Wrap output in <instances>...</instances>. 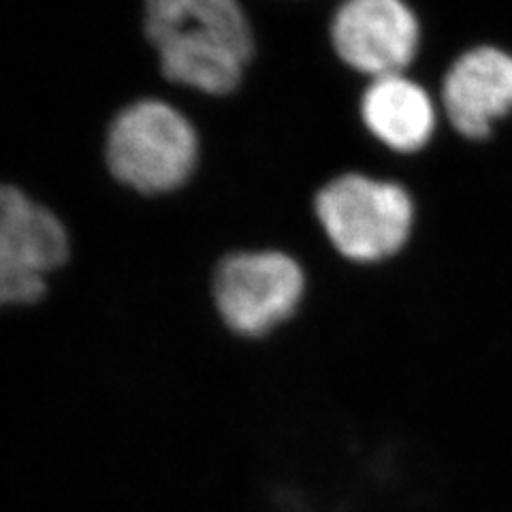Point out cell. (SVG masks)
<instances>
[{
  "mask_svg": "<svg viewBox=\"0 0 512 512\" xmlns=\"http://www.w3.org/2000/svg\"><path fill=\"white\" fill-rule=\"evenodd\" d=\"M143 28L173 84L222 96L252 58V28L237 0H143Z\"/></svg>",
  "mask_w": 512,
  "mask_h": 512,
  "instance_id": "cell-1",
  "label": "cell"
},
{
  "mask_svg": "<svg viewBox=\"0 0 512 512\" xmlns=\"http://www.w3.org/2000/svg\"><path fill=\"white\" fill-rule=\"evenodd\" d=\"M105 160L114 178L141 195L182 188L199 163V135L173 105L141 99L111 120Z\"/></svg>",
  "mask_w": 512,
  "mask_h": 512,
  "instance_id": "cell-2",
  "label": "cell"
},
{
  "mask_svg": "<svg viewBox=\"0 0 512 512\" xmlns=\"http://www.w3.org/2000/svg\"><path fill=\"white\" fill-rule=\"evenodd\" d=\"M316 214L333 246L361 263L397 252L412 227L408 192L359 173L342 175L320 190Z\"/></svg>",
  "mask_w": 512,
  "mask_h": 512,
  "instance_id": "cell-3",
  "label": "cell"
},
{
  "mask_svg": "<svg viewBox=\"0 0 512 512\" xmlns=\"http://www.w3.org/2000/svg\"><path fill=\"white\" fill-rule=\"evenodd\" d=\"M306 278L288 254L261 250L222 259L214 274V303L224 327L237 338L261 340L291 318Z\"/></svg>",
  "mask_w": 512,
  "mask_h": 512,
  "instance_id": "cell-4",
  "label": "cell"
},
{
  "mask_svg": "<svg viewBox=\"0 0 512 512\" xmlns=\"http://www.w3.org/2000/svg\"><path fill=\"white\" fill-rule=\"evenodd\" d=\"M338 56L367 75H399L419 47V22L404 0H346L331 24Z\"/></svg>",
  "mask_w": 512,
  "mask_h": 512,
  "instance_id": "cell-5",
  "label": "cell"
},
{
  "mask_svg": "<svg viewBox=\"0 0 512 512\" xmlns=\"http://www.w3.org/2000/svg\"><path fill=\"white\" fill-rule=\"evenodd\" d=\"M442 96L459 133L470 139L487 137L493 120L512 109V56L495 47L470 50L448 71Z\"/></svg>",
  "mask_w": 512,
  "mask_h": 512,
  "instance_id": "cell-6",
  "label": "cell"
},
{
  "mask_svg": "<svg viewBox=\"0 0 512 512\" xmlns=\"http://www.w3.org/2000/svg\"><path fill=\"white\" fill-rule=\"evenodd\" d=\"M69 233L45 205L18 186L0 184V267L47 276L69 259Z\"/></svg>",
  "mask_w": 512,
  "mask_h": 512,
  "instance_id": "cell-7",
  "label": "cell"
},
{
  "mask_svg": "<svg viewBox=\"0 0 512 512\" xmlns=\"http://www.w3.org/2000/svg\"><path fill=\"white\" fill-rule=\"evenodd\" d=\"M361 109L367 128L399 152L421 150L436 126V111L427 92L402 75L374 79Z\"/></svg>",
  "mask_w": 512,
  "mask_h": 512,
  "instance_id": "cell-8",
  "label": "cell"
},
{
  "mask_svg": "<svg viewBox=\"0 0 512 512\" xmlns=\"http://www.w3.org/2000/svg\"><path fill=\"white\" fill-rule=\"evenodd\" d=\"M45 291V276L26 269L0 267V308L37 303Z\"/></svg>",
  "mask_w": 512,
  "mask_h": 512,
  "instance_id": "cell-9",
  "label": "cell"
}]
</instances>
